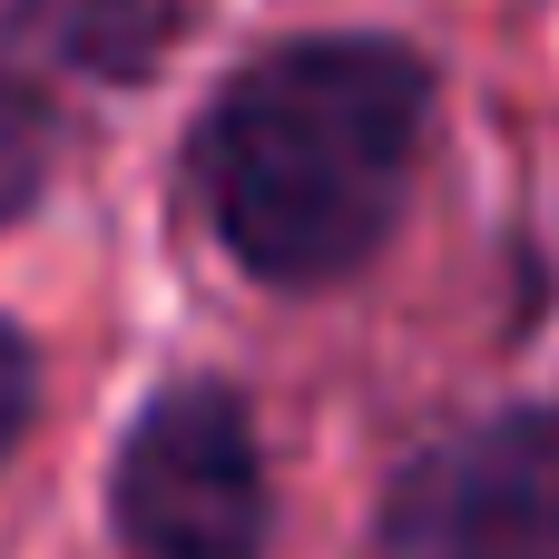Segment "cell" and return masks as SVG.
Returning a JSON list of instances; mask_svg holds the SVG:
<instances>
[{
	"instance_id": "cell-1",
	"label": "cell",
	"mask_w": 559,
	"mask_h": 559,
	"mask_svg": "<svg viewBox=\"0 0 559 559\" xmlns=\"http://www.w3.org/2000/svg\"><path fill=\"white\" fill-rule=\"evenodd\" d=\"M442 138V59L403 29H285L177 138V206L265 295H344L413 226Z\"/></svg>"
},
{
	"instance_id": "cell-2",
	"label": "cell",
	"mask_w": 559,
	"mask_h": 559,
	"mask_svg": "<svg viewBox=\"0 0 559 559\" xmlns=\"http://www.w3.org/2000/svg\"><path fill=\"white\" fill-rule=\"evenodd\" d=\"M118 559H275V452L236 373H167L108 442Z\"/></svg>"
},
{
	"instance_id": "cell-3",
	"label": "cell",
	"mask_w": 559,
	"mask_h": 559,
	"mask_svg": "<svg viewBox=\"0 0 559 559\" xmlns=\"http://www.w3.org/2000/svg\"><path fill=\"white\" fill-rule=\"evenodd\" d=\"M373 559H559V403L521 393L413 442L373 501Z\"/></svg>"
},
{
	"instance_id": "cell-4",
	"label": "cell",
	"mask_w": 559,
	"mask_h": 559,
	"mask_svg": "<svg viewBox=\"0 0 559 559\" xmlns=\"http://www.w3.org/2000/svg\"><path fill=\"white\" fill-rule=\"evenodd\" d=\"M197 29V0H0V59L59 69L88 88H147L177 39Z\"/></svg>"
},
{
	"instance_id": "cell-5",
	"label": "cell",
	"mask_w": 559,
	"mask_h": 559,
	"mask_svg": "<svg viewBox=\"0 0 559 559\" xmlns=\"http://www.w3.org/2000/svg\"><path fill=\"white\" fill-rule=\"evenodd\" d=\"M59 157H69V118H59L49 79L0 59V236L20 216H39V197L59 187Z\"/></svg>"
},
{
	"instance_id": "cell-6",
	"label": "cell",
	"mask_w": 559,
	"mask_h": 559,
	"mask_svg": "<svg viewBox=\"0 0 559 559\" xmlns=\"http://www.w3.org/2000/svg\"><path fill=\"white\" fill-rule=\"evenodd\" d=\"M39 393H49L39 344H29V324H10V314H0V472H10V462H20V442L39 432Z\"/></svg>"
}]
</instances>
